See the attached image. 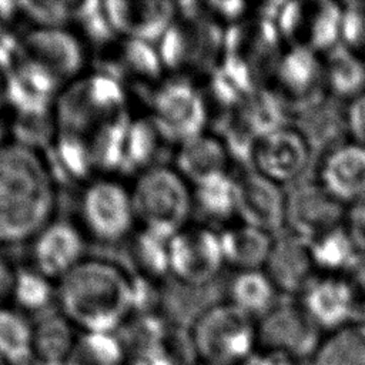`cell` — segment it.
<instances>
[{"label": "cell", "mask_w": 365, "mask_h": 365, "mask_svg": "<svg viewBox=\"0 0 365 365\" xmlns=\"http://www.w3.org/2000/svg\"><path fill=\"white\" fill-rule=\"evenodd\" d=\"M237 184V217L241 222L271 235L285 225L287 190L245 167L234 174Z\"/></svg>", "instance_id": "20"}, {"label": "cell", "mask_w": 365, "mask_h": 365, "mask_svg": "<svg viewBox=\"0 0 365 365\" xmlns=\"http://www.w3.org/2000/svg\"><path fill=\"white\" fill-rule=\"evenodd\" d=\"M309 244L315 265L322 274L346 275L362 255L345 225L309 241Z\"/></svg>", "instance_id": "33"}, {"label": "cell", "mask_w": 365, "mask_h": 365, "mask_svg": "<svg viewBox=\"0 0 365 365\" xmlns=\"http://www.w3.org/2000/svg\"><path fill=\"white\" fill-rule=\"evenodd\" d=\"M30 365H67L64 361H47V359H33Z\"/></svg>", "instance_id": "46"}, {"label": "cell", "mask_w": 365, "mask_h": 365, "mask_svg": "<svg viewBox=\"0 0 365 365\" xmlns=\"http://www.w3.org/2000/svg\"><path fill=\"white\" fill-rule=\"evenodd\" d=\"M16 63V40L7 44L0 38V107L6 106L7 84Z\"/></svg>", "instance_id": "43"}, {"label": "cell", "mask_w": 365, "mask_h": 365, "mask_svg": "<svg viewBox=\"0 0 365 365\" xmlns=\"http://www.w3.org/2000/svg\"><path fill=\"white\" fill-rule=\"evenodd\" d=\"M298 361L275 351H255L242 365H298Z\"/></svg>", "instance_id": "44"}, {"label": "cell", "mask_w": 365, "mask_h": 365, "mask_svg": "<svg viewBox=\"0 0 365 365\" xmlns=\"http://www.w3.org/2000/svg\"><path fill=\"white\" fill-rule=\"evenodd\" d=\"M130 240L131 259L137 268L135 275L154 282L170 277L168 271V240L137 228Z\"/></svg>", "instance_id": "37"}, {"label": "cell", "mask_w": 365, "mask_h": 365, "mask_svg": "<svg viewBox=\"0 0 365 365\" xmlns=\"http://www.w3.org/2000/svg\"><path fill=\"white\" fill-rule=\"evenodd\" d=\"M262 349L285 354L294 359L312 356L321 342V329L298 301H281L257 321Z\"/></svg>", "instance_id": "17"}, {"label": "cell", "mask_w": 365, "mask_h": 365, "mask_svg": "<svg viewBox=\"0 0 365 365\" xmlns=\"http://www.w3.org/2000/svg\"><path fill=\"white\" fill-rule=\"evenodd\" d=\"M344 225L356 250L365 255V197L348 205Z\"/></svg>", "instance_id": "41"}, {"label": "cell", "mask_w": 365, "mask_h": 365, "mask_svg": "<svg viewBox=\"0 0 365 365\" xmlns=\"http://www.w3.org/2000/svg\"><path fill=\"white\" fill-rule=\"evenodd\" d=\"M11 302L26 314H43L56 304V282L34 271L31 267L17 268L14 274Z\"/></svg>", "instance_id": "38"}, {"label": "cell", "mask_w": 365, "mask_h": 365, "mask_svg": "<svg viewBox=\"0 0 365 365\" xmlns=\"http://www.w3.org/2000/svg\"><path fill=\"white\" fill-rule=\"evenodd\" d=\"M57 208V178L46 155L11 141L0 148V245L30 242Z\"/></svg>", "instance_id": "2"}, {"label": "cell", "mask_w": 365, "mask_h": 365, "mask_svg": "<svg viewBox=\"0 0 365 365\" xmlns=\"http://www.w3.org/2000/svg\"><path fill=\"white\" fill-rule=\"evenodd\" d=\"M279 292L264 269L237 271L227 285V299L254 319L279 302Z\"/></svg>", "instance_id": "29"}, {"label": "cell", "mask_w": 365, "mask_h": 365, "mask_svg": "<svg viewBox=\"0 0 365 365\" xmlns=\"http://www.w3.org/2000/svg\"><path fill=\"white\" fill-rule=\"evenodd\" d=\"M279 294L299 295L318 275L309 241L282 230L272 237L262 267Z\"/></svg>", "instance_id": "21"}, {"label": "cell", "mask_w": 365, "mask_h": 365, "mask_svg": "<svg viewBox=\"0 0 365 365\" xmlns=\"http://www.w3.org/2000/svg\"><path fill=\"white\" fill-rule=\"evenodd\" d=\"M344 3L299 0L278 3L274 21L289 47L327 54L341 44Z\"/></svg>", "instance_id": "9"}, {"label": "cell", "mask_w": 365, "mask_h": 365, "mask_svg": "<svg viewBox=\"0 0 365 365\" xmlns=\"http://www.w3.org/2000/svg\"><path fill=\"white\" fill-rule=\"evenodd\" d=\"M327 96L349 103L365 93V57L339 44L322 56Z\"/></svg>", "instance_id": "26"}, {"label": "cell", "mask_w": 365, "mask_h": 365, "mask_svg": "<svg viewBox=\"0 0 365 365\" xmlns=\"http://www.w3.org/2000/svg\"><path fill=\"white\" fill-rule=\"evenodd\" d=\"M4 135H6V131H4V125L0 123V148L4 147L7 143L4 141Z\"/></svg>", "instance_id": "48"}, {"label": "cell", "mask_w": 365, "mask_h": 365, "mask_svg": "<svg viewBox=\"0 0 365 365\" xmlns=\"http://www.w3.org/2000/svg\"><path fill=\"white\" fill-rule=\"evenodd\" d=\"M346 208L317 178L287 188L284 230L312 241L345 224Z\"/></svg>", "instance_id": "15"}, {"label": "cell", "mask_w": 365, "mask_h": 365, "mask_svg": "<svg viewBox=\"0 0 365 365\" xmlns=\"http://www.w3.org/2000/svg\"><path fill=\"white\" fill-rule=\"evenodd\" d=\"M314 155L304 134L289 121L254 143L247 167L287 190L304 180Z\"/></svg>", "instance_id": "13"}, {"label": "cell", "mask_w": 365, "mask_h": 365, "mask_svg": "<svg viewBox=\"0 0 365 365\" xmlns=\"http://www.w3.org/2000/svg\"><path fill=\"white\" fill-rule=\"evenodd\" d=\"M298 297L311 321L328 332L355 322L364 299L349 278L331 274H318Z\"/></svg>", "instance_id": "18"}, {"label": "cell", "mask_w": 365, "mask_h": 365, "mask_svg": "<svg viewBox=\"0 0 365 365\" xmlns=\"http://www.w3.org/2000/svg\"><path fill=\"white\" fill-rule=\"evenodd\" d=\"M348 138L365 147V93L346 103Z\"/></svg>", "instance_id": "42"}, {"label": "cell", "mask_w": 365, "mask_h": 365, "mask_svg": "<svg viewBox=\"0 0 365 365\" xmlns=\"http://www.w3.org/2000/svg\"><path fill=\"white\" fill-rule=\"evenodd\" d=\"M225 267L220 231L211 225H185L168 240V271L185 288L210 285Z\"/></svg>", "instance_id": "12"}, {"label": "cell", "mask_w": 365, "mask_h": 365, "mask_svg": "<svg viewBox=\"0 0 365 365\" xmlns=\"http://www.w3.org/2000/svg\"><path fill=\"white\" fill-rule=\"evenodd\" d=\"M195 355L214 365H242L257 349V322L228 301L197 314L190 329Z\"/></svg>", "instance_id": "7"}, {"label": "cell", "mask_w": 365, "mask_h": 365, "mask_svg": "<svg viewBox=\"0 0 365 365\" xmlns=\"http://www.w3.org/2000/svg\"><path fill=\"white\" fill-rule=\"evenodd\" d=\"M137 228L171 238L192 214L191 184L170 164L143 170L130 185Z\"/></svg>", "instance_id": "5"}, {"label": "cell", "mask_w": 365, "mask_h": 365, "mask_svg": "<svg viewBox=\"0 0 365 365\" xmlns=\"http://www.w3.org/2000/svg\"><path fill=\"white\" fill-rule=\"evenodd\" d=\"M192 212L208 224L228 225L237 217V184L232 173L220 174L191 184Z\"/></svg>", "instance_id": "28"}, {"label": "cell", "mask_w": 365, "mask_h": 365, "mask_svg": "<svg viewBox=\"0 0 365 365\" xmlns=\"http://www.w3.org/2000/svg\"><path fill=\"white\" fill-rule=\"evenodd\" d=\"M200 365H214V364H207V362H201Z\"/></svg>", "instance_id": "49"}, {"label": "cell", "mask_w": 365, "mask_h": 365, "mask_svg": "<svg viewBox=\"0 0 365 365\" xmlns=\"http://www.w3.org/2000/svg\"><path fill=\"white\" fill-rule=\"evenodd\" d=\"M61 314H43L34 322V359L64 361L78 332Z\"/></svg>", "instance_id": "36"}, {"label": "cell", "mask_w": 365, "mask_h": 365, "mask_svg": "<svg viewBox=\"0 0 365 365\" xmlns=\"http://www.w3.org/2000/svg\"><path fill=\"white\" fill-rule=\"evenodd\" d=\"M76 3L21 1L20 13L33 21V27H64L73 19Z\"/></svg>", "instance_id": "39"}, {"label": "cell", "mask_w": 365, "mask_h": 365, "mask_svg": "<svg viewBox=\"0 0 365 365\" xmlns=\"http://www.w3.org/2000/svg\"><path fill=\"white\" fill-rule=\"evenodd\" d=\"M16 58L43 68L64 87L80 78L87 64L83 37L67 26L29 29L16 38Z\"/></svg>", "instance_id": "11"}, {"label": "cell", "mask_w": 365, "mask_h": 365, "mask_svg": "<svg viewBox=\"0 0 365 365\" xmlns=\"http://www.w3.org/2000/svg\"><path fill=\"white\" fill-rule=\"evenodd\" d=\"M218 231L225 265L235 271L262 269L274 235L241 221Z\"/></svg>", "instance_id": "27"}, {"label": "cell", "mask_w": 365, "mask_h": 365, "mask_svg": "<svg viewBox=\"0 0 365 365\" xmlns=\"http://www.w3.org/2000/svg\"><path fill=\"white\" fill-rule=\"evenodd\" d=\"M171 144L150 115L128 121L125 135V168L137 170V174L160 163L164 147Z\"/></svg>", "instance_id": "32"}, {"label": "cell", "mask_w": 365, "mask_h": 365, "mask_svg": "<svg viewBox=\"0 0 365 365\" xmlns=\"http://www.w3.org/2000/svg\"><path fill=\"white\" fill-rule=\"evenodd\" d=\"M294 113L321 100L325 93L322 57L304 48L287 46L265 86Z\"/></svg>", "instance_id": "16"}, {"label": "cell", "mask_w": 365, "mask_h": 365, "mask_svg": "<svg viewBox=\"0 0 365 365\" xmlns=\"http://www.w3.org/2000/svg\"><path fill=\"white\" fill-rule=\"evenodd\" d=\"M103 6L115 36L147 43H158L178 16V3L164 0H113Z\"/></svg>", "instance_id": "22"}, {"label": "cell", "mask_w": 365, "mask_h": 365, "mask_svg": "<svg viewBox=\"0 0 365 365\" xmlns=\"http://www.w3.org/2000/svg\"><path fill=\"white\" fill-rule=\"evenodd\" d=\"M291 123L304 134L314 154H324L348 141L346 104L329 96L294 113Z\"/></svg>", "instance_id": "25"}, {"label": "cell", "mask_w": 365, "mask_h": 365, "mask_svg": "<svg viewBox=\"0 0 365 365\" xmlns=\"http://www.w3.org/2000/svg\"><path fill=\"white\" fill-rule=\"evenodd\" d=\"M234 157L224 140L215 133L204 131L191 137L174 150V168L190 182L231 173Z\"/></svg>", "instance_id": "24"}, {"label": "cell", "mask_w": 365, "mask_h": 365, "mask_svg": "<svg viewBox=\"0 0 365 365\" xmlns=\"http://www.w3.org/2000/svg\"><path fill=\"white\" fill-rule=\"evenodd\" d=\"M56 305L78 332L117 334L137 309V275L106 258H84L56 282Z\"/></svg>", "instance_id": "1"}, {"label": "cell", "mask_w": 365, "mask_h": 365, "mask_svg": "<svg viewBox=\"0 0 365 365\" xmlns=\"http://www.w3.org/2000/svg\"><path fill=\"white\" fill-rule=\"evenodd\" d=\"M127 349L117 334L78 332L67 365H124Z\"/></svg>", "instance_id": "35"}, {"label": "cell", "mask_w": 365, "mask_h": 365, "mask_svg": "<svg viewBox=\"0 0 365 365\" xmlns=\"http://www.w3.org/2000/svg\"><path fill=\"white\" fill-rule=\"evenodd\" d=\"M289 121V111L264 87L247 94L218 127L217 134L224 140L234 160L242 161L247 167L254 143Z\"/></svg>", "instance_id": "14"}, {"label": "cell", "mask_w": 365, "mask_h": 365, "mask_svg": "<svg viewBox=\"0 0 365 365\" xmlns=\"http://www.w3.org/2000/svg\"><path fill=\"white\" fill-rule=\"evenodd\" d=\"M80 228L101 244L128 240L137 228L130 185L114 175H98L84 182L78 198Z\"/></svg>", "instance_id": "8"}, {"label": "cell", "mask_w": 365, "mask_h": 365, "mask_svg": "<svg viewBox=\"0 0 365 365\" xmlns=\"http://www.w3.org/2000/svg\"><path fill=\"white\" fill-rule=\"evenodd\" d=\"M315 178L345 205L365 197V147L345 141L321 154Z\"/></svg>", "instance_id": "23"}, {"label": "cell", "mask_w": 365, "mask_h": 365, "mask_svg": "<svg viewBox=\"0 0 365 365\" xmlns=\"http://www.w3.org/2000/svg\"><path fill=\"white\" fill-rule=\"evenodd\" d=\"M285 47L274 19L255 10L224 33L218 68L251 93L268 84Z\"/></svg>", "instance_id": "3"}, {"label": "cell", "mask_w": 365, "mask_h": 365, "mask_svg": "<svg viewBox=\"0 0 365 365\" xmlns=\"http://www.w3.org/2000/svg\"><path fill=\"white\" fill-rule=\"evenodd\" d=\"M0 359L30 365L34 359V322L14 307L0 308Z\"/></svg>", "instance_id": "30"}, {"label": "cell", "mask_w": 365, "mask_h": 365, "mask_svg": "<svg viewBox=\"0 0 365 365\" xmlns=\"http://www.w3.org/2000/svg\"><path fill=\"white\" fill-rule=\"evenodd\" d=\"M341 44L365 57V1L344 3Z\"/></svg>", "instance_id": "40"}, {"label": "cell", "mask_w": 365, "mask_h": 365, "mask_svg": "<svg viewBox=\"0 0 365 365\" xmlns=\"http://www.w3.org/2000/svg\"><path fill=\"white\" fill-rule=\"evenodd\" d=\"M124 365H153L150 361L144 359V358H128V361L124 364Z\"/></svg>", "instance_id": "47"}, {"label": "cell", "mask_w": 365, "mask_h": 365, "mask_svg": "<svg viewBox=\"0 0 365 365\" xmlns=\"http://www.w3.org/2000/svg\"><path fill=\"white\" fill-rule=\"evenodd\" d=\"M0 365H7V364H6L3 359H0Z\"/></svg>", "instance_id": "50"}, {"label": "cell", "mask_w": 365, "mask_h": 365, "mask_svg": "<svg viewBox=\"0 0 365 365\" xmlns=\"http://www.w3.org/2000/svg\"><path fill=\"white\" fill-rule=\"evenodd\" d=\"M14 274L16 269L0 257V308L7 305V301L11 299Z\"/></svg>", "instance_id": "45"}, {"label": "cell", "mask_w": 365, "mask_h": 365, "mask_svg": "<svg viewBox=\"0 0 365 365\" xmlns=\"http://www.w3.org/2000/svg\"><path fill=\"white\" fill-rule=\"evenodd\" d=\"M84 251L86 234L80 225L54 218L30 241V267L57 282L86 258Z\"/></svg>", "instance_id": "19"}, {"label": "cell", "mask_w": 365, "mask_h": 365, "mask_svg": "<svg viewBox=\"0 0 365 365\" xmlns=\"http://www.w3.org/2000/svg\"><path fill=\"white\" fill-rule=\"evenodd\" d=\"M311 365H365V324L352 322L328 332L311 356Z\"/></svg>", "instance_id": "31"}, {"label": "cell", "mask_w": 365, "mask_h": 365, "mask_svg": "<svg viewBox=\"0 0 365 365\" xmlns=\"http://www.w3.org/2000/svg\"><path fill=\"white\" fill-rule=\"evenodd\" d=\"M117 67L128 78L155 88L164 78V66L153 43L124 38L117 50Z\"/></svg>", "instance_id": "34"}, {"label": "cell", "mask_w": 365, "mask_h": 365, "mask_svg": "<svg viewBox=\"0 0 365 365\" xmlns=\"http://www.w3.org/2000/svg\"><path fill=\"white\" fill-rule=\"evenodd\" d=\"M224 30L204 17L194 3H178V16L158 40L164 70L177 78L207 77L220 64Z\"/></svg>", "instance_id": "4"}, {"label": "cell", "mask_w": 365, "mask_h": 365, "mask_svg": "<svg viewBox=\"0 0 365 365\" xmlns=\"http://www.w3.org/2000/svg\"><path fill=\"white\" fill-rule=\"evenodd\" d=\"M151 120L171 144L195 137L210 125L201 90L184 78L163 80L150 94Z\"/></svg>", "instance_id": "10"}, {"label": "cell", "mask_w": 365, "mask_h": 365, "mask_svg": "<svg viewBox=\"0 0 365 365\" xmlns=\"http://www.w3.org/2000/svg\"><path fill=\"white\" fill-rule=\"evenodd\" d=\"M125 100V90L115 74H83L60 91L53 110L56 128L88 138L101 124L124 114Z\"/></svg>", "instance_id": "6"}]
</instances>
